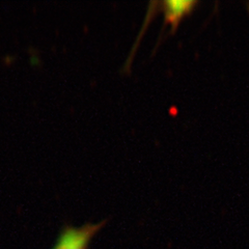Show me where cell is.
Returning <instances> with one entry per match:
<instances>
[{"label":"cell","instance_id":"1","mask_svg":"<svg viewBox=\"0 0 249 249\" xmlns=\"http://www.w3.org/2000/svg\"><path fill=\"white\" fill-rule=\"evenodd\" d=\"M101 223H88L80 228L66 227L61 231L57 242L52 249H88L92 237L104 227Z\"/></svg>","mask_w":249,"mask_h":249},{"label":"cell","instance_id":"2","mask_svg":"<svg viewBox=\"0 0 249 249\" xmlns=\"http://www.w3.org/2000/svg\"><path fill=\"white\" fill-rule=\"evenodd\" d=\"M196 4L197 2L193 0H168L161 2V10L164 13L166 24L173 31L176 30L181 21L194 10Z\"/></svg>","mask_w":249,"mask_h":249}]
</instances>
